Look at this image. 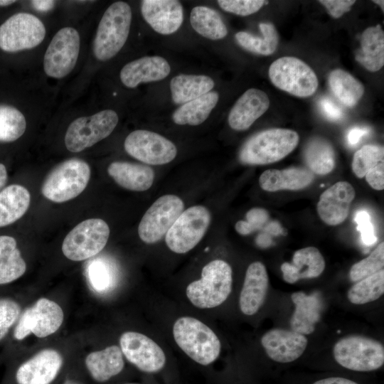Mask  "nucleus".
<instances>
[{
    "instance_id": "obj_1",
    "label": "nucleus",
    "mask_w": 384,
    "mask_h": 384,
    "mask_svg": "<svg viewBox=\"0 0 384 384\" xmlns=\"http://www.w3.org/2000/svg\"><path fill=\"white\" fill-rule=\"evenodd\" d=\"M298 134L288 129L274 128L250 137L241 146L238 159L245 165H265L290 154L299 142Z\"/></svg>"
},
{
    "instance_id": "obj_2",
    "label": "nucleus",
    "mask_w": 384,
    "mask_h": 384,
    "mask_svg": "<svg viewBox=\"0 0 384 384\" xmlns=\"http://www.w3.org/2000/svg\"><path fill=\"white\" fill-rule=\"evenodd\" d=\"M173 336L178 347L200 365H210L220 355L221 343L217 335L194 317L178 318L173 326Z\"/></svg>"
},
{
    "instance_id": "obj_3",
    "label": "nucleus",
    "mask_w": 384,
    "mask_h": 384,
    "mask_svg": "<svg viewBox=\"0 0 384 384\" xmlns=\"http://www.w3.org/2000/svg\"><path fill=\"white\" fill-rule=\"evenodd\" d=\"M232 286L230 265L223 260H214L203 267L199 279L187 286L186 294L196 307L211 309L222 304L228 299Z\"/></svg>"
},
{
    "instance_id": "obj_4",
    "label": "nucleus",
    "mask_w": 384,
    "mask_h": 384,
    "mask_svg": "<svg viewBox=\"0 0 384 384\" xmlns=\"http://www.w3.org/2000/svg\"><path fill=\"white\" fill-rule=\"evenodd\" d=\"M132 18L131 7L124 1L114 2L106 9L93 42V53L97 60H110L122 48L129 33Z\"/></svg>"
},
{
    "instance_id": "obj_5",
    "label": "nucleus",
    "mask_w": 384,
    "mask_h": 384,
    "mask_svg": "<svg viewBox=\"0 0 384 384\" xmlns=\"http://www.w3.org/2000/svg\"><path fill=\"white\" fill-rule=\"evenodd\" d=\"M90 178L88 164L80 159H70L57 165L45 178L41 192L45 198L63 203L75 198L86 188Z\"/></svg>"
},
{
    "instance_id": "obj_6",
    "label": "nucleus",
    "mask_w": 384,
    "mask_h": 384,
    "mask_svg": "<svg viewBox=\"0 0 384 384\" xmlns=\"http://www.w3.org/2000/svg\"><path fill=\"white\" fill-rule=\"evenodd\" d=\"M333 353L340 366L354 371L375 370L384 363L383 345L361 335H350L339 339L334 346Z\"/></svg>"
},
{
    "instance_id": "obj_7",
    "label": "nucleus",
    "mask_w": 384,
    "mask_h": 384,
    "mask_svg": "<svg viewBox=\"0 0 384 384\" xmlns=\"http://www.w3.org/2000/svg\"><path fill=\"white\" fill-rule=\"evenodd\" d=\"M110 230L100 218L85 220L74 227L62 244L65 257L72 261H82L100 253L107 245Z\"/></svg>"
},
{
    "instance_id": "obj_8",
    "label": "nucleus",
    "mask_w": 384,
    "mask_h": 384,
    "mask_svg": "<svg viewBox=\"0 0 384 384\" xmlns=\"http://www.w3.org/2000/svg\"><path fill=\"white\" fill-rule=\"evenodd\" d=\"M268 75L275 87L299 97L312 95L319 85L317 76L311 67L295 57L277 59L270 66Z\"/></svg>"
},
{
    "instance_id": "obj_9",
    "label": "nucleus",
    "mask_w": 384,
    "mask_h": 384,
    "mask_svg": "<svg viewBox=\"0 0 384 384\" xmlns=\"http://www.w3.org/2000/svg\"><path fill=\"white\" fill-rule=\"evenodd\" d=\"M210 220V213L203 206L196 205L183 210L165 235L168 248L177 254L189 252L202 240Z\"/></svg>"
},
{
    "instance_id": "obj_10",
    "label": "nucleus",
    "mask_w": 384,
    "mask_h": 384,
    "mask_svg": "<svg viewBox=\"0 0 384 384\" xmlns=\"http://www.w3.org/2000/svg\"><path fill=\"white\" fill-rule=\"evenodd\" d=\"M119 117L112 110H102L91 116L80 117L68 126L65 144L71 152H80L111 134Z\"/></svg>"
},
{
    "instance_id": "obj_11",
    "label": "nucleus",
    "mask_w": 384,
    "mask_h": 384,
    "mask_svg": "<svg viewBox=\"0 0 384 384\" xmlns=\"http://www.w3.org/2000/svg\"><path fill=\"white\" fill-rule=\"evenodd\" d=\"M14 337L21 341L33 334L43 338L55 334L62 326L64 312L55 302L45 297L28 307L18 319Z\"/></svg>"
},
{
    "instance_id": "obj_12",
    "label": "nucleus",
    "mask_w": 384,
    "mask_h": 384,
    "mask_svg": "<svg viewBox=\"0 0 384 384\" xmlns=\"http://www.w3.org/2000/svg\"><path fill=\"white\" fill-rule=\"evenodd\" d=\"M45 36V26L38 18L17 13L0 26V48L6 52L29 50L38 46Z\"/></svg>"
},
{
    "instance_id": "obj_13",
    "label": "nucleus",
    "mask_w": 384,
    "mask_h": 384,
    "mask_svg": "<svg viewBox=\"0 0 384 384\" xmlns=\"http://www.w3.org/2000/svg\"><path fill=\"white\" fill-rule=\"evenodd\" d=\"M183 208L184 203L178 196L166 194L157 198L139 222V238L146 244H154L161 240L183 211Z\"/></svg>"
},
{
    "instance_id": "obj_14",
    "label": "nucleus",
    "mask_w": 384,
    "mask_h": 384,
    "mask_svg": "<svg viewBox=\"0 0 384 384\" xmlns=\"http://www.w3.org/2000/svg\"><path fill=\"white\" fill-rule=\"evenodd\" d=\"M80 48V38L72 27L60 29L53 37L43 58L46 74L60 79L67 76L75 68Z\"/></svg>"
},
{
    "instance_id": "obj_15",
    "label": "nucleus",
    "mask_w": 384,
    "mask_h": 384,
    "mask_svg": "<svg viewBox=\"0 0 384 384\" xmlns=\"http://www.w3.org/2000/svg\"><path fill=\"white\" fill-rule=\"evenodd\" d=\"M124 148L129 155L149 165L169 164L177 155V148L171 140L145 129L129 133L124 140Z\"/></svg>"
},
{
    "instance_id": "obj_16",
    "label": "nucleus",
    "mask_w": 384,
    "mask_h": 384,
    "mask_svg": "<svg viewBox=\"0 0 384 384\" xmlns=\"http://www.w3.org/2000/svg\"><path fill=\"white\" fill-rule=\"evenodd\" d=\"M119 348L126 359L142 372L157 373L165 366L166 358L162 348L143 334L124 332L119 338Z\"/></svg>"
},
{
    "instance_id": "obj_17",
    "label": "nucleus",
    "mask_w": 384,
    "mask_h": 384,
    "mask_svg": "<svg viewBox=\"0 0 384 384\" xmlns=\"http://www.w3.org/2000/svg\"><path fill=\"white\" fill-rule=\"evenodd\" d=\"M62 366L61 354L53 348H45L18 367L16 380L18 384H50Z\"/></svg>"
},
{
    "instance_id": "obj_18",
    "label": "nucleus",
    "mask_w": 384,
    "mask_h": 384,
    "mask_svg": "<svg viewBox=\"0 0 384 384\" xmlns=\"http://www.w3.org/2000/svg\"><path fill=\"white\" fill-rule=\"evenodd\" d=\"M261 344L270 359L287 363L303 354L308 340L304 335L292 330L273 329L262 336Z\"/></svg>"
},
{
    "instance_id": "obj_19",
    "label": "nucleus",
    "mask_w": 384,
    "mask_h": 384,
    "mask_svg": "<svg viewBox=\"0 0 384 384\" xmlns=\"http://www.w3.org/2000/svg\"><path fill=\"white\" fill-rule=\"evenodd\" d=\"M141 13L152 29L162 35L175 33L183 21V6L177 0H143Z\"/></svg>"
},
{
    "instance_id": "obj_20",
    "label": "nucleus",
    "mask_w": 384,
    "mask_h": 384,
    "mask_svg": "<svg viewBox=\"0 0 384 384\" xmlns=\"http://www.w3.org/2000/svg\"><path fill=\"white\" fill-rule=\"evenodd\" d=\"M355 197L353 186L347 181H338L324 191L317 203V213L329 225H336L347 218Z\"/></svg>"
},
{
    "instance_id": "obj_21",
    "label": "nucleus",
    "mask_w": 384,
    "mask_h": 384,
    "mask_svg": "<svg viewBox=\"0 0 384 384\" xmlns=\"http://www.w3.org/2000/svg\"><path fill=\"white\" fill-rule=\"evenodd\" d=\"M267 95L257 88L246 90L235 102L228 117L229 126L235 131H244L269 108Z\"/></svg>"
},
{
    "instance_id": "obj_22",
    "label": "nucleus",
    "mask_w": 384,
    "mask_h": 384,
    "mask_svg": "<svg viewBox=\"0 0 384 384\" xmlns=\"http://www.w3.org/2000/svg\"><path fill=\"white\" fill-rule=\"evenodd\" d=\"M269 277L265 266L259 261L247 267L240 294L239 305L242 314L252 316L262 306L267 293Z\"/></svg>"
},
{
    "instance_id": "obj_23",
    "label": "nucleus",
    "mask_w": 384,
    "mask_h": 384,
    "mask_svg": "<svg viewBox=\"0 0 384 384\" xmlns=\"http://www.w3.org/2000/svg\"><path fill=\"white\" fill-rule=\"evenodd\" d=\"M168 61L159 55L144 56L126 64L119 73L120 80L128 88L143 82L161 80L170 73Z\"/></svg>"
},
{
    "instance_id": "obj_24",
    "label": "nucleus",
    "mask_w": 384,
    "mask_h": 384,
    "mask_svg": "<svg viewBox=\"0 0 384 384\" xmlns=\"http://www.w3.org/2000/svg\"><path fill=\"white\" fill-rule=\"evenodd\" d=\"M280 268L284 280L294 284L302 279L319 277L325 269V260L316 247H306L297 250L292 262H284Z\"/></svg>"
},
{
    "instance_id": "obj_25",
    "label": "nucleus",
    "mask_w": 384,
    "mask_h": 384,
    "mask_svg": "<svg viewBox=\"0 0 384 384\" xmlns=\"http://www.w3.org/2000/svg\"><path fill=\"white\" fill-rule=\"evenodd\" d=\"M107 173L121 187L132 191H145L154 183L155 174L148 165L127 161H114Z\"/></svg>"
},
{
    "instance_id": "obj_26",
    "label": "nucleus",
    "mask_w": 384,
    "mask_h": 384,
    "mask_svg": "<svg viewBox=\"0 0 384 384\" xmlns=\"http://www.w3.org/2000/svg\"><path fill=\"white\" fill-rule=\"evenodd\" d=\"M314 178L309 169L290 167L282 170L268 169L260 176V187L266 191L299 190L309 186Z\"/></svg>"
},
{
    "instance_id": "obj_27",
    "label": "nucleus",
    "mask_w": 384,
    "mask_h": 384,
    "mask_svg": "<svg viewBox=\"0 0 384 384\" xmlns=\"http://www.w3.org/2000/svg\"><path fill=\"white\" fill-rule=\"evenodd\" d=\"M85 363L92 378L100 383L118 375L124 367V356L116 345L90 353Z\"/></svg>"
},
{
    "instance_id": "obj_28",
    "label": "nucleus",
    "mask_w": 384,
    "mask_h": 384,
    "mask_svg": "<svg viewBox=\"0 0 384 384\" xmlns=\"http://www.w3.org/2000/svg\"><path fill=\"white\" fill-rule=\"evenodd\" d=\"M291 298L295 305L290 320L292 331L303 335L311 334L320 319L321 303L319 296L297 292L293 293Z\"/></svg>"
},
{
    "instance_id": "obj_29",
    "label": "nucleus",
    "mask_w": 384,
    "mask_h": 384,
    "mask_svg": "<svg viewBox=\"0 0 384 384\" xmlns=\"http://www.w3.org/2000/svg\"><path fill=\"white\" fill-rule=\"evenodd\" d=\"M358 63L370 72L384 65V32L380 25L366 28L361 36V48L355 54Z\"/></svg>"
},
{
    "instance_id": "obj_30",
    "label": "nucleus",
    "mask_w": 384,
    "mask_h": 384,
    "mask_svg": "<svg viewBox=\"0 0 384 384\" xmlns=\"http://www.w3.org/2000/svg\"><path fill=\"white\" fill-rule=\"evenodd\" d=\"M214 85L209 76L180 74L171 80V98L175 104L183 105L210 92Z\"/></svg>"
},
{
    "instance_id": "obj_31",
    "label": "nucleus",
    "mask_w": 384,
    "mask_h": 384,
    "mask_svg": "<svg viewBox=\"0 0 384 384\" xmlns=\"http://www.w3.org/2000/svg\"><path fill=\"white\" fill-rule=\"evenodd\" d=\"M29 191L23 186L11 184L0 191V228L14 223L27 211Z\"/></svg>"
},
{
    "instance_id": "obj_32",
    "label": "nucleus",
    "mask_w": 384,
    "mask_h": 384,
    "mask_svg": "<svg viewBox=\"0 0 384 384\" xmlns=\"http://www.w3.org/2000/svg\"><path fill=\"white\" fill-rule=\"evenodd\" d=\"M218 100V93L210 91L181 105L173 112L172 119L178 125H199L208 119Z\"/></svg>"
},
{
    "instance_id": "obj_33",
    "label": "nucleus",
    "mask_w": 384,
    "mask_h": 384,
    "mask_svg": "<svg viewBox=\"0 0 384 384\" xmlns=\"http://www.w3.org/2000/svg\"><path fill=\"white\" fill-rule=\"evenodd\" d=\"M26 270V264L17 247L14 238L0 235V284L20 278Z\"/></svg>"
},
{
    "instance_id": "obj_34",
    "label": "nucleus",
    "mask_w": 384,
    "mask_h": 384,
    "mask_svg": "<svg viewBox=\"0 0 384 384\" xmlns=\"http://www.w3.org/2000/svg\"><path fill=\"white\" fill-rule=\"evenodd\" d=\"M303 156L307 169L313 174L326 175L334 170L336 165L333 146L321 137H314L307 142Z\"/></svg>"
},
{
    "instance_id": "obj_35",
    "label": "nucleus",
    "mask_w": 384,
    "mask_h": 384,
    "mask_svg": "<svg viewBox=\"0 0 384 384\" xmlns=\"http://www.w3.org/2000/svg\"><path fill=\"white\" fill-rule=\"evenodd\" d=\"M192 28L201 36L213 41L224 38L228 29L219 14L214 9L198 6L192 9L190 14Z\"/></svg>"
},
{
    "instance_id": "obj_36",
    "label": "nucleus",
    "mask_w": 384,
    "mask_h": 384,
    "mask_svg": "<svg viewBox=\"0 0 384 384\" xmlns=\"http://www.w3.org/2000/svg\"><path fill=\"white\" fill-rule=\"evenodd\" d=\"M331 90L344 105L353 107L358 102L364 93L363 84L348 72L336 69L328 78Z\"/></svg>"
},
{
    "instance_id": "obj_37",
    "label": "nucleus",
    "mask_w": 384,
    "mask_h": 384,
    "mask_svg": "<svg viewBox=\"0 0 384 384\" xmlns=\"http://www.w3.org/2000/svg\"><path fill=\"white\" fill-rule=\"evenodd\" d=\"M262 36H256L246 31H239L235 36L238 43L244 49L253 53L269 55L277 49L279 36L274 26L261 23L259 26Z\"/></svg>"
},
{
    "instance_id": "obj_38",
    "label": "nucleus",
    "mask_w": 384,
    "mask_h": 384,
    "mask_svg": "<svg viewBox=\"0 0 384 384\" xmlns=\"http://www.w3.org/2000/svg\"><path fill=\"white\" fill-rule=\"evenodd\" d=\"M384 293V270L371 274L355 283L348 291L347 297L353 304L361 305L378 299Z\"/></svg>"
},
{
    "instance_id": "obj_39",
    "label": "nucleus",
    "mask_w": 384,
    "mask_h": 384,
    "mask_svg": "<svg viewBox=\"0 0 384 384\" xmlns=\"http://www.w3.org/2000/svg\"><path fill=\"white\" fill-rule=\"evenodd\" d=\"M26 121L18 109L6 105H0V142H12L26 131Z\"/></svg>"
},
{
    "instance_id": "obj_40",
    "label": "nucleus",
    "mask_w": 384,
    "mask_h": 384,
    "mask_svg": "<svg viewBox=\"0 0 384 384\" xmlns=\"http://www.w3.org/2000/svg\"><path fill=\"white\" fill-rule=\"evenodd\" d=\"M384 164V148L377 144H366L355 152L351 167L355 175L363 178L379 164Z\"/></svg>"
},
{
    "instance_id": "obj_41",
    "label": "nucleus",
    "mask_w": 384,
    "mask_h": 384,
    "mask_svg": "<svg viewBox=\"0 0 384 384\" xmlns=\"http://www.w3.org/2000/svg\"><path fill=\"white\" fill-rule=\"evenodd\" d=\"M384 266V242H380L366 258L352 265L349 276L352 282H358L373 274Z\"/></svg>"
},
{
    "instance_id": "obj_42",
    "label": "nucleus",
    "mask_w": 384,
    "mask_h": 384,
    "mask_svg": "<svg viewBox=\"0 0 384 384\" xmlns=\"http://www.w3.org/2000/svg\"><path fill=\"white\" fill-rule=\"evenodd\" d=\"M20 314L21 307L17 302L9 298L0 299V341L18 321Z\"/></svg>"
},
{
    "instance_id": "obj_43",
    "label": "nucleus",
    "mask_w": 384,
    "mask_h": 384,
    "mask_svg": "<svg viewBox=\"0 0 384 384\" xmlns=\"http://www.w3.org/2000/svg\"><path fill=\"white\" fill-rule=\"evenodd\" d=\"M246 220H239L235 223L237 233L246 235L261 229L269 219L268 212L261 208H253L246 213Z\"/></svg>"
},
{
    "instance_id": "obj_44",
    "label": "nucleus",
    "mask_w": 384,
    "mask_h": 384,
    "mask_svg": "<svg viewBox=\"0 0 384 384\" xmlns=\"http://www.w3.org/2000/svg\"><path fill=\"white\" fill-rule=\"evenodd\" d=\"M224 11L238 16H248L258 11L267 1L262 0H218Z\"/></svg>"
},
{
    "instance_id": "obj_45",
    "label": "nucleus",
    "mask_w": 384,
    "mask_h": 384,
    "mask_svg": "<svg viewBox=\"0 0 384 384\" xmlns=\"http://www.w3.org/2000/svg\"><path fill=\"white\" fill-rule=\"evenodd\" d=\"M354 221L357 223V229L361 234L363 242L366 245H373L377 241V237L369 213L366 210L358 211Z\"/></svg>"
},
{
    "instance_id": "obj_46",
    "label": "nucleus",
    "mask_w": 384,
    "mask_h": 384,
    "mask_svg": "<svg viewBox=\"0 0 384 384\" xmlns=\"http://www.w3.org/2000/svg\"><path fill=\"white\" fill-rule=\"evenodd\" d=\"M318 105L322 114L329 120L336 122L341 120L343 117L342 109L329 97L321 98Z\"/></svg>"
},
{
    "instance_id": "obj_47",
    "label": "nucleus",
    "mask_w": 384,
    "mask_h": 384,
    "mask_svg": "<svg viewBox=\"0 0 384 384\" xmlns=\"http://www.w3.org/2000/svg\"><path fill=\"white\" fill-rule=\"evenodd\" d=\"M319 2L325 6L332 17L338 18L342 16L343 14L351 10V7L354 4L356 1L320 0Z\"/></svg>"
},
{
    "instance_id": "obj_48",
    "label": "nucleus",
    "mask_w": 384,
    "mask_h": 384,
    "mask_svg": "<svg viewBox=\"0 0 384 384\" xmlns=\"http://www.w3.org/2000/svg\"><path fill=\"white\" fill-rule=\"evenodd\" d=\"M365 177L367 183L373 189L383 190L384 188V164H379L368 171Z\"/></svg>"
},
{
    "instance_id": "obj_49",
    "label": "nucleus",
    "mask_w": 384,
    "mask_h": 384,
    "mask_svg": "<svg viewBox=\"0 0 384 384\" xmlns=\"http://www.w3.org/2000/svg\"><path fill=\"white\" fill-rule=\"evenodd\" d=\"M91 280L98 288H103L108 281V274L107 270L102 265H95L91 267Z\"/></svg>"
},
{
    "instance_id": "obj_50",
    "label": "nucleus",
    "mask_w": 384,
    "mask_h": 384,
    "mask_svg": "<svg viewBox=\"0 0 384 384\" xmlns=\"http://www.w3.org/2000/svg\"><path fill=\"white\" fill-rule=\"evenodd\" d=\"M370 129L365 127H355L350 129L346 134V142L351 146H356L367 134Z\"/></svg>"
},
{
    "instance_id": "obj_51",
    "label": "nucleus",
    "mask_w": 384,
    "mask_h": 384,
    "mask_svg": "<svg viewBox=\"0 0 384 384\" xmlns=\"http://www.w3.org/2000/svg\"><path fill=\"white\" fill-rule=\"evenodd\" d=\"M313 384H358V383L342 377H329L319 380Z\"/></svg>"
},
{
    "instance_id": "obj_52",
    "label": "nucleus",
    "mask_w": 384,
    "mask_h": 384,
    "mask_svg": "<svg viewBox=\"0 0 384 384\" xmlns=\"http://www.w3.org/2000/svg\"><path fill=\"white\" fill-rule=\"evenodd\" d=\"M32 5L38 10L46 11L50 9L55 1H32Z\"/></svg>"
},
{
    "instance_id": "obj_53",
    "label": "nucleus",
    "mask_w": 384,
    "mask_h": 384,
    "mask_svg": "<svg viewBox=\"0 0 384 384\" xmlns=\"http://www.w3.org/2000/svg\"><path fill=\"white\" fill-rule=\"evenodd\" d=\"M8 174L6 166L0 163V191L6 183Z\"/></svg>"
},
{
    "instance_id": "obj_54",
    "label": "nucleus",
    "mask_w": 384,
    "mask_h": 384,
    "mask_svg": "<svg viewBox=\"0 0 384 384\" xmlns=\"http://www.w3.org/2000/svg\"><path fill=\"white\" fill-rule=\"evenodd\" d=\"M265 230H267V232L274 235H277L280 233H282V230L281 229L280 225L276 222L271 223L265 228Z\"/></svg>"
},
{
    "instance_id": "obj_55",
    "label": "nucleus",
    "mask_w": 384,
    "mask_h": 384,
    "mask_svg": "<svg viewBox=\"0 0 384 384\" xmlns=\"http://www.w3.org/2000/svg\"><path fill=\"white\" fill-rule=\"evenodd\" d=\"M257 242L260 246L265 247L267 246L271 242V240L267 235L262 234L258 236Z\"/></svg>"
},
{
    "instance_id": "obj_56",
    "label": "nucleus",
    "mask_w": 384,
    "mask_h": 384,
    "mask_svg": "<svg viewBox=\"0 0 384 384\" xmlns=\"http://www.w3.org/2000/svg\"><path fill=\"white\" fill-rule=\"evenodd\" d=\"M15 2L16 1H14V0H0V6H5L12 4Z\"/></svg>"
},
{
    "instance_id": "obj_57",
    "label": "nucleus",
    "mask_w": 384,
    "mask_h": 384,
    "mask_svg": "<svg viewBox=\"0 0 384 384\" xmlns=\"http://www.w3.org/2000/svg\"><path fill=\"white\" fill-rule=\"evenodd\" d=\"M375 4L380 6V7L382 9V11H384V1L382 0H375L373 1Z\"/></svg>"
},
{
    "instance_id": "obj_58",
    "label": "nucleus",
    "mask_w": 384,
    "mask_h": 384,
    "mask_svg": "<svg viewBox=\"0 0 384 384\" xmlns=\"http://www.w3.org/2000/svg\"><path fill=\"white\" fill-rule=\"evenodd\" d=\"M63 384H80V383L73 381V380H67Z\"/></svg>"
},
{
    "instance_id": "obj_59",
    "label": "nucleus",
    "mask_w": 384,
    "mask_h": 384,
    "mask_svg": "<svg viewBox=\"0 0 384 384\" xmlns=\"http://www.w3.org/2000/svg\"><path fill=\"white\" fill-rule=\"evenodd\" d=\"M125 384H139V383H125Z\"/></svg>"
}]
</instances>
